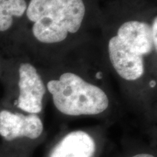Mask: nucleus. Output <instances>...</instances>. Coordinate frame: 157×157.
<instances>
[{
	"label": "nucleus",
	"instance_id": "obj_1",
	"mask_svg": "<svg viewBox=\"0 0 157 157\" xmlns=\"http://www.w3.org/2000/svg\"><path fill=\"white\" fill-rule=\"evenodd\" d=\"M83 0H31L26 8L33 34L45 44L61 42L79 30L85 15Z\"/></svg>",
	"mask_w": 157,
	"mask_h": 157
},
{
	"label": "nucleus",
	"instance_id": "obj_2",
	"mask_svg": "<svg viewBox=\"0 0 157 157\" xmlns=\"http://www.w3.org/2000/svg\"><path fill=\"white\" fill-rule=\"evenodd\" d=\"M55 106L68 116L96 115L109 107V98L103 90L74 73L66 72L47 85Z\"/></svg>",
	"mask_w": 157,
	"mask_h": 157
},
{
	"label": "nucleus",
	"instance_id": "obj_3",
	"mask_svg": "<svg viewBox=\"0 0 157 157\" xmlns=\"http://www.w3.org/2000/svg\"><path fill=\"white\" fill-rule=\"evenodd\" d=\"M19 96L17 107L33 114L40 113L46 88L42 78L33 65L24 63L19 67Z\"/></svg>",
	"mask_w": 157,
	"mask_h": 157
},
{
	"label": "nucleus",
	"instance_id": "obj_4",
	"mask_svg": "<svg viewBox=\"0 0 157 157\" xmlns=\"http://www.w3.org/2000/svg\"><path fill=\"white\" fill-rule=\"evenodd\" d=\"M108 47L111 64L121 78L127 81H135L143 75L144 56L117 35L111 37Z\"/></svg>",
	"mask_w": 157,
	"mask_h": 157
},
{
	"label": "nucleus",
	"instance_id": "obj_5",
	"mask_svg": "<svg viewBox=\"0 0 157 157\" xmlns=\"http://www.w3.org/2000/svg\"><path fill=\"white\" fill-rule=\"evenodd\" d=\"M43 124L37 114L0 111V135L11 141L18 137L36 139L43 132Z\"/></svg>",
	"mask_w": 157,
	"mask_h": 157
},
{
	"label": "nucleus",
	"instance_id": "obj_6",
	"mask_svg": "<svg viewBox=\"0 0 157 157\" xmlns=\"http://www.w3.org/2000/svg\"><path fill=\"white\" fill-rule=\"evenodd\" d=\"M117 36L143 56L150 54L155 48L151 25L145 22L127 21L119 26Z\"/></svg>",
	"mask_w": 157,
	"mask_h": 157
},
{
	"label": "nucleus",
	"instance_id": "obj_7",
	"mask_svg": "<svg viewBox=\"0 0 157 157\" xmlns=\"http://www.w3.org/2000/svg\"><path fill=\"white\" fill-rule=\"evenodd\" d=\"M95 150V141L89 134L74 131L56 145L50 157H93Z\"/></svg>",
	"mask_w": 157,
	"mask_h": 157
},
{
	"label": "nucleus",
	"instance_id": "obj_8",
	"mask_svg": "<svg viewBox=\"0 0 157 157\" xmlns=\"http://www.w3.org/2000/svg\"><path fill=\"white\" fill-rule=\"evenodd\" d=\"M26 8L25 0H0V31L10 29L13 18L22 16Z\"/></svg>",
	"mask_w": 157,
	"mask_h": 157
},
{
	"label": "nucleus",
	"instance_id": "obj_9",
	"mask_svg": "<svg viewBox=\"0 0 157 157\" xmlns=\"http://www.w3.org/2000/svg\"><path fill=\"white\" fill-rule=\"evenodd\" d=\"M156 29H157V21H156V17H155L154 20V22L152 23L151 25V31H152V37H153V40H154V46L156 50V47H157V38H156Z\"/></svg>",
	"mask_w": 157,
	"mask_h": 157
},
{
	"label": "nucleus",
	"instance_id": "obj_10",
	"mask_svg": "<svg viewBox=\"0 0 157 157\" xmlns=\"http://www.w3.org/2000/svg\"><path fill=\"white\" fill-rule=\"evenodd\" d=\"M132 157H155L154 155L152 154H137L135 155Z\"/></svg>",
	"mask_w": 157,
	"mask_h": 157
}]
</instances>
